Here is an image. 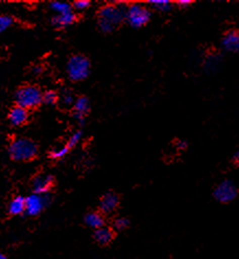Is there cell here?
I'll return each instance as SVG.
<instances>
[{"label": "cell", "mask_w": 239, "mask_h": 259, "mask_svg": "<svg viewBox=\"0 0 239 259\" xmlns=\"http://www.w3.org/2000/svg\"><path fill=\"white\" fill-rule=\"evenodd\" d=\"M8 154L11 159L24 161L33 159L37 154V145L30 139L19 138L14 140L8 147Z\"/></svg>", "instance_id": "6da1fadb"}, {"label": "cell", "mask_w": 239, "mask_h": 259, "mask_svg": "<svg viewBox=\"0 0 239 259\" xmlns=\"http://www.w3.org/2000/svg\"><path fill=\"white\" fill-rule=\"evenodd\" d=\"M17 106L24 109H34L43 102V94L36 86H23L17 90L15 95Z\"/></svg>", "instance_id": "7a4b0ae2"}, {"label": "cell", "mask_w": 239, "mask_h": 259, "mask_svg": "<svg viewBox=\"0 0 239 259\" xmlns=\"http://www.w3.org/2000/svg\"><path fill=\"white\" fill-rule=\"evenodd\" d=\"M66 68L70 80H85L90 74V61L83 55H74L68 60Z\"/></svg>", "instance_id": "3957f363"}, {"label": "cell", "mask_w": 239, "mask_h": 259, "mask_svg": "<svg viewBox=\"0 0 239 259\" xmlns=\"http://www.w3.org/2000/svg\"><path fill=\"white\" fill-rule=\"evenodd\" d=\"M152 12L146 7L138 4H132L127 7L126 20L133 28H141L143 25L150 22Z\"/></svg>", "instance_id": "277c9868"}, {"label": "cell", "mask_w": 239, "mask_h": 259, "mask_svg": "<svg viewBox=\"0 0 239 259\" xmlns=\"http://www.w3.org/2000/svg\"><path fill=\"white\" fill-rule=\"evenodd\" d=\"M127 7L128 6H125L124 4L106 5L99 11V19L116 27V25L120 24L126 18Z\"/></svg>", "instance_id": "5b68a950"}, {"label": "cell", "mask_w": 239, "mask_h": 259, "mask_svg": "<svg viewBox=\"0 0 239 259\" xmlns=\"http://www.w3.org/2000/svg\"><path fill=\"white\" fill-rule=\"evenodd\" d=\"M51 202V197L49 193L38 194L34 193L30 194L25 198V214L29 217H36L44 210L45 206H47Z\"/></svg>", "instance_id": "8992f818"}, {"label": "cell", "mask_w": 239, "mask_h": 259, "mask_svg": "<svg viewBox=\"0 0 239 259\" xmlns=\"http://www.w3.org/2000/svg\"><path fill=\"white\" fill-rule=\"evenodd\" d=\"M238 194L237 187L229 180H225L214 190V198L221 203H228L235 200Z\"/></svg>", "instance_id": "52a82bcc"}, {"label": "cell", "mask_w": 239, "mask_h": 259, "mask_svg": "<svg viewBox=\"0 0 239 259\" xmlns=\"http://www.w3.org/2000/svg\"><path fill=\"white\" fill-rule=\"evenodd\" d=\"M119 202L120 199L118 194L113 191H109L106 194H103V197L100 199L99 209L105 214H110L118 208Z\"/></svg>", "instance_id": "ba28073f"}, {"label": "cell", "mask_w": 239, "mask_h": 259, "mask_svg": "<svg viewBox=\"0 0 239 259\" xmlns=\"http://www.w3.org/2000/svg\"><path fill=\"white\" fill-rule=\"evenodd\" d=\"M54 184V178L51 175H38L32 181V188L34 193L46 194Z\"/></svg>", "instance_id": "9c48e42d"}, {"label": "cell", "mask_w": 239, "mask_h": 259, "mask_svg": "<svg viewBox=\"0 0 239 259\" xmlns=\"http://www.w3.org/2000/svg\"><path fill=\"white\" fill-rule=\"evenodd\" d=\"M29 112L27 109L21 108L19 106H16L10 110L8 120L12 126H21L25 122L28 121Z\"/></svg>", "instance_id": "30bf717a"}, {"label": "cell", "mask_w": 239, "mask_h": 259, "mask_svg": "<svg viewBox=\"0 0 239 259\" xmlns=\"http://www.w3.org/2000/svg\"><path fill=\"white\" fill-rule=\"evenodd\" d=\"M74 110H75V116L78 122L82 125L85 123V116L88 114L90 110V102L86 97H80L76 100L74 103Z\"/></svg>", "instance_id": "8fae6325"}, {"label": "cell", "mask_w": 239, "mask_h": 259, "mask_svg": "<svg viewBox=\"0 0 239 259\" xmlns=\"http://www.w3.org/2000/svg\"><path fill=\"white\" fill-rule=\"evenodd\" d=\"M222 45L229 52H239V31L230 30L223 36Z\"/></svg>", "instance_id": "7c38bea8"}, {"label": "cell", "mask_w": 239, "mask_h": 259, "mask_svg": "<svg viewBox=\"0 0 239 259\" xmlns=\"http://www.w3.org/2000/svg\"><path fill=\"white\" fill-rule=\"evenodd\" d=\"M75 21H76V15L74 14V11H72V12H67V14L56 15L53 19H52V24L56 28H64L73 24Z\"/></svg>", "instance_id": "4fadbf2b"}, {"label": "cell", "mask_w": 239, "mask_h": 259, "mask_svg": "<svg viewBox=\"0 0 239 259\" xmlns=\"http://www.w3.org/2000/svg\"><path fill=\"white\" fill-rule=\"evenodd\" d=\"M85 223L88 228L99 230L105 225V219L99 212H90L85 217Z\"/></svg>", "instance_id": "5bb4252c"}, {"label": "cell", "mask_w": 239, "mask_h": 259, "mask_svg": "<svg viewBox=\"0 0 239 259\" xmlns=\"http://www.w3.org/2000/svg\"><path fill=\"white\" fill-rule=\"evenodd\" d=\"M8 212L11 215H20L25 213V198L18 196L9 202Z\"/></svg>", "instance_id": "9a60e30c"}, {"label": "cell", "mask_w": 239, "mask_h": 259, "mask_svg": "<svg viewBox=\"0 0 239 259\" xmlns=\"http://www.w3.org/2000/svg\"><path fill=\"white\" fill-rule=\"evenodd\" d=\"M93 237L95 239V242L99 243L100 245H108L113 239V231L111 229L106 228V226H103V228L94 231Z\"/></svg>", "instance_id": "2e32d148"}, {"label": "cell", "mask_w": 239, "mask_h": 259, "mask_svg": "<svg viewBox=\"0 0 239 259\" xmlns=\"http://www.w3.org/2000/svg\"><path fill=\"white\" fill-rule=\"evenodd\" d=\"M50 8L55 11L57 15L67 14V12H72L73 7L67 3H61V2H53L50 5Z\"/></svg>", "instance_id": "e0dca14e"}, {"label": "cell", "mask_w": 239, "mask_h": 259, "mask_svg": "<svg viewBox=\"0 0 239 259\" xmlns=\"http://www.w3.org/2000/svg\"><path fill=\"white\" fill-rule=\"evenodd\" d=\"M150 5L152 6V8L160 12H168L172 9V4L168 0H151Z\"/></svg>", "instance_id": "ac0fdd59"}, {"label": "cell", "mask_w": 239, "mask_h": 259, "mask_svg": "<svg viewBox=\"0 0 239 259\" xmlns=\"http://www.w3.org/2000/svg\"><path fill=\"white\" fill-rule=\"evenodd\" d=\"M58 101V96L53 90H49V92L43 94V102L46 103V105H55Z\"/></svg>", "instance_id": "d6986e66"}, {"label": "cell", "mask_w": 239, "mask_h": 259, "mask_svg": "<svg viewBox=\"0 0 239 259\" xmlns=\"http://www.w3.org/2000/svg\"><path fill=\"white\" fill-rule=\"evenodd\" d=\"M69 150H70V148L67 145H65V146L62 147V148H58V150L52 151L51 157L53 158V159H62V158L65 157L66 155L68 154Z\"/></svg>", "instance_id": "ffe728a7"}, {"label": "cell", "mask_w": 239, "mask_h": 259, "mask_svg": "<svg viewBox=\"0 0 239 259\" xmlns=\"http://www.w3.org/2000/svg\"><path fill=\"white\" fill-rule=\"evenodd\" d=\"M128 225H130V221H128V219L126 218H119L116 219L114 221V229L118 230V231H124L125 229L128 228Z\"/></svg>", "instance_id": "44dd1931"}, {"label": "cell", "mask_w": 239, "mask_h": 259, "mask_svg": "<svg viewBox=\"0 0 239 259\" xmlns=\"http://www.w3.org/2000/svg\"><path fill=\"white\" fill-rule=\"evenodd\" d=\"M12 23H14V19L10 16H2L0 17V31H6L9 27H11Z\"/></svg>", "instance_id": "7402d4cb"}, {"label": "cell", "mask_w": 239, "mask_h": 259, "mask_svg": "<svg viewBox=\"0 0 239 259\" xmlns=\"http://www.w3.org/2000/svg\"><path fill=\"white\" fill-rule=\"evenodd\" d=\"M81 137H82L81 131H77L76 133H74V134L72 135V137H70V139L68 140L66 145H67L69 148H73L74 146H76L77 144L79 143L80 140H81Z\"/></svg>", "instance_id": "603a6c76"}, {"label": "cell", "mask_w": 239, "mask_h": 259, "mask_svg": "<svg viewBox=\"0 0 239 259\" xmlns=\"http://www.w3.org/2000/svg\"><path fill=\"white\" fill-rule=\"evenodd\" d=\"M98 25H99V29L103 32V33H110V32H112L115 28L111 23H109L105 20H101V19L98 20Z\"/></svg>", "instance_id": "cb8c5ba5"}, {"label": "cell", "mask_w": 239, "mask_h": 259, "mask_svg": "<svg viewBox=\"0 0 239 259\" xmlns=\"http://www.w3.org/2000/svg\"><path fill=\"white\" fill-rule=\"evenodd\" d=\"M90 6V2L88 0H77L73 4V7L77 10H85Z\"/></svg>", "instance_id": "d4e9b609"}, {"label": "cell", "mask_w": 239, "mask_h": 259, "mask_svg": "<svg viewBox=\"0 0 239 259\" xmlns=\"http://www.w3.org/2000/svg\"><path fill=\"white\" fill-rule=\"evenodd\" d=\"M62 100H63V102L65 103V105H67V106H69V105H73L74 103V97H73V95L70 94L68 90L67 92H64L63 93V95H62Z\"/></svg>", "instance_id": "484cf974"}, {"label": "cell", "mask_w": 239, "mask_h": 259, "mask_svg": "<svg viewBox=\"0 0 239 259\" xmlns=\"http://www.w3.org/2000/svg\"><path fill=\"white\" fill-rule=\"evenodd\" d=\"M192 4L190 0H180V2H177V6L180 8H186Z\"/></svg>", "instance_id": "4316f807"}, {"label": "cell", "mask_w": 239, "mask_h": 259, "mask_svg": "<svg viewBox=\"0 0 239 259\" xmlns=\"http://www.w3.org/2000/svg\"><path fill=\"white\" fill-rule=\"evenodd\" d=\"M32 72H33V74H35V75H40L43 73V67L41 66V65H36V66L32 68Z\"/></svg>", "instance_id": "83f0119b"}, {"label": "cell", "mask_w": 239, "mask_h": 259, "mask_svg": "<svg viewBox=\"0 0 239 259\" xmlns=\"http://www.w3.org/2000/svg\"><path fill=\"white\" fill-rule=\"evenodd\" d=\"M177 146H178L179 150L183 151V150H185L186 147H188V144H186L184 141H178V142H177Z\"/></svg>", "instance_id": "f1b7e54d"}, {"label": "cell", "mask_w": 239, "mask_h": 259, "mask_svg": "<svg viewBox=\"0 0 239 259\" xmlns=\"http://www.w3.org/2000/svg\"><path fill=\"white\" fill-rule=\"evenodd\" d=\"M232 160H234V164L239 167V151L234 155V158H232Z\"/></svg>", "instance_id": "f546056e"}, {"label": "cell", "mask_w": 239, "mask_h": 259, "mask_svg": "<svg viewBox=\"0 0 239 259\" xmlns=\"http://www.w3.org/2000/svg\"><path fill=\"white\" fill-rule=\"evenodd\" d=\"M0 259H9L7 256H6V255H4V254H2V255H0Z\"/></svg>", "instance_id": "4dcf8cb0"}]
</instances>
